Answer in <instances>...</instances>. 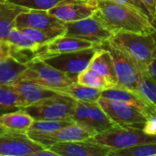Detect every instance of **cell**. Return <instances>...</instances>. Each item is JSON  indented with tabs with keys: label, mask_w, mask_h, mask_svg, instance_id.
<instances>
[{
	"label": "cell",
	"mask_w": 156,
	"mask_h": 156,
	"mask_svg": "<svg viewBox=\"0 0 156 156\" xmlns=\"http://www.w3.org/2000/svg\"><path fill=\"white\" fill-rule=\"evenodd\" d=\"M33 121L34 119L23 110L9 112L0 117V124L11 132L21 133L27 132Z\"/></svg>",
	"instance_id": "cell-20"
},
{
	"label": "cell",
	"mask_w": 156,
	"mask_h": 156,
	"mask_svg": "<svg viewBox=\"0 0 156 156\" xmlns=\"http://www.w3.org/2000/svg\"><path fill=\"white\" fill-rule=\"evenodd\" d=\"M153 17L156 15V0H141Z\"/></svg>",
	"instance_id": "cell-33"
},
{
	"label": "cell",
	"mask_w": 156,
	"mask_h": 156,
	"mask_svg": "<svg viewBox=\"0 0 156 156\" xmlns=\"http://www.w3.org/2000/svg\"><path fill=\"white\" fill-rule=\"evenodd\" d=\"M64 24V22L52 16L48 11L36 9H28L20 13L15 21L16 27H32L37 29H47Z\"/></svg>",
	"instance_id": "cell-17"
},
{
	"label": "cell",
	"mask_w": 156,
	"mask_h": 156,
	"mask_svg": "<svg viewBox=\"0 0 156 156\" xmlns=\"http://www.w3.org/2000/svg\"><path fill=\"white\" fill-rule=\"evenodd\" d=\"M98 16L115 33L127 31L153 34L156 29L154 17L144 11L114 0H96Z\"/></svg>",
	"instance_id": "cell-1"
},
{
	"label": "cell",
	"mask_w": 156,
	"mask_h": 156,
	"mask_svg": "<svg viewBox=\"0 0 156 156\" xmlns=\"http://www.w3.org/2000/svg\"><path fill=\"white\" fill-rule=\"evenodd\" d=\"M17 80L32 81L56 92L75 82L63 72L39 58H36L27 64L26 70Z\"/></svg>",
	"instance_id": "cell-4"
},
{
	"label": "cell",
	"mask_w": 156,
	"mask_h": 156,
	"mask_svg": "<svg viewBox=\"0 0 156 156\" xmlns=\"http://www.w3.org/2000/svg\"><path fill=\"white\" fill-rule=\"evenodd\" d=\"M22 110L17 96L10 85L0 86V117L4 114Z\"/></svg>",
	"instance_id": "cell-25"
},
{
	"label": "cell",
	"mask_w": 156,
	"mask_h": 156,
	"mask_svg": "<svg viewBox=\"0 0 156 156\" xmlns=\"http://www.w3.org/2000/svg\"><path fill=\"white\" fill-rule=\"evenodd\" d=\"M65 36L85 39L98 46L109 41L115 34V32L95 14L78 21L65 23Z\"/></svg>",
	"instance_id": "cell-6"
},
{
	"label": "cell",
	"mask_w": 156,
	"mask_h": 156,
	"mask_svg": "<svg viewBox=\"0 0 156 156\" xmlns=\"http://www.w3.org/2000/svg\"><path fill=\"white\" fill-rule=\"evenodd\" d=\"M96 9V0H62L48 12L62 22L69 23L92 16Z\"/></svg>",
	"instance_id": "cell-12"
},
{
	"label": "cell",
	"mask_w": 156,
	"mask_h": 156,
	"mask_svg": "<svg viewBox=\"0 0 156 156\" xmlns=\"http://www.w3.org/2000/svg\"><path fill=\"white\" fill-rule=\"evenodd\" d=\"M156 155V142L138 144L133 147L117 149L112 156H153Z\"/></svg>",
	"instance_id": "cell-26"
},
{
	"label": "cell",
	"mask_w": 156,
	"mask_h": 156,
	"mask_svg": "<svg viewBox=\"0 0 156 156\" xmlns=\"http://www.w3.org/2000/svg\"><path fill=\"white\" fill-rule=\"evenodd\" d=\"M101 47L108 49L112 57L115 73L118 80L117 86L138 90L142 71L134 61L126 53L109 41L103 43Z\"/></svg>",
	"instance_id": "cell-9"
},
{
	"label": "cell",
	"mask_w": 156,
	"mask_h": 156,
	"mask_svg": "<svg viewBox=\"0 0 156 156\" xmlns=\"http://www.w3.org/2000/svg\"><path fill=\"white\" fill-rule=\"evenodd\" d=\"M143 130L147 133L151 135H156V122L152 120H147L146 123L144 124Z\"/></svg>",
	"instance_id": "cell-32"
},
{
	"label": "cell",
	"mask_w": 156,
	"mask_h": 156,
	"mask_svg": "<svg viewBox=\"0 0 156 156\" xmlns=\"http://www.w3.org/2000/svg\"><path fill=\"white\" fill-rule=\"evenodd\" d=\"M5 1H7V0H0V2H5Z\"/></svg>",
	"instance_id": "cell-38"
},
{
	"label": "cell",
	"mask_w": 156,
	"mask_h": 156,
	"mask_svg": "<svg viewBox=\"0 0 156 156\" xmlns=\"http://www.w3.org/2000/svg\"><path fill=\"white\" fill-rule=\"evenodd\" d=\"M28 10L11 0L0 2V40L6 41L12 28L15 27V21L17 16Z\"/></svg>",
	"instance_id": "cell-18"
},
{
	"label": "cell",
	"mask_w": 156,
	"mask_h": 156,
	"mask_svg": "<svg viewBox=\"0 0 156 156\" xmlns=\"http://www.w3.org/2000/svg\"><path fill=\"white\" fill-rule=\"evenodd\" d=\"M48 149L58 156H112L113 149L88 140L59 143Z\"/></svg>",
	"instance_id": "cell-13"
},
{
	"label": "cell",
	"mask_w": 156,
	"mask_h": 156,
	"mask_svg": "<svg viewBox=\"0 0 156 156\" xmlns=\"http://www.w3.org/2000/svg\"><path fill=\"white\" fill-rule=\"evenodd\" d=\"M26 133L31 140L45 148H49L51 145L59 143L88 140L97 134L95 132L77 122H73L53 132H37L28 130Z\"/></svg>",
	"instance_id": "cell-8"
},
{
	"label": "cell",
	"mask_w": 156,
	"mask_h": 156,
	"mask_svg": "<svg viewBox=\"0 0 156 156\" xmlns=\"http://www.w3.org/2000/svg\"><path fill=\"white\" fill-rule=\"evenodd\" d=\"M94 46L98 45L85 39L63 35L41 45L37 50V58H43L49 56L85 49Z\"/></svg>",
	"instance_id": "cell-14"
},
{
	"label": "cell",
	"mask_w": 156,
	"mask_h": 156,
	"mask_svg": "<svg viewBox=\"0 0 156 156\" xmlns=\"http://www.w3.org/2000/svg\"><path fill=\"white\" fill-rule=\"evenodd\" d=\"M77 101L63 94L40 100L22 108L34 120H66L73 121L72 116Z\"/></svg>",
	"instance_id": "cell-3"
},
{
	"label": "cell",
	"mask_w": 156,
	"mask_h": 156,
	"mask_svg": "<svg viewBox=\"0 0 156 156\" xmlns=\"http://www.w3.org/2000/svg\"><path fill=\"white\" fill-rule=\"evenodd\" d=\"M27 65L17 61L11 56L0 61V86L16 82L26 70Z\"/></svg>",
	"instance_id": "cell-22"
},
{
	"label": "cell",
	"mask_w": 156,
	"mask_h": 156,
	"mask_svg": "<svg viewBox=\"0 0 156 156\" xmlns=\"http://www.w3.org/2000/svg\"><path fill=\"white\" fill-rule=\"evenodd\" d=\"M11 131H9L8 129H6L5 127H4L2 124H0V135L1 134H5V133H10Z\"/></svg>",
	"instance_id": "cell-36"
},
{
	"label": "cell",
	"mask_w": 156,
	"mask_h": 156,
	"mask_svg": "<svg viewBox=\"0 0 156 156\" xmlns=\"http://www.w3.org/2000/svg\"><path fill=\"white\" fill-rule=\"evenodd\" d=\"M44 148L31 140L27 133L10 132L0 135L1 156H36Z\"/></svg>",
	"instance_id": "cell-11"
},
{
	"label": "cell",
	"mask_w": 156,
	"mask_h": 156,
	"mask_svg": "<svg viewBox=\"0 0 156 156\" xmlns=\"http://www.w3.org/2000/svg\"><path fill=\"white\" fill-rule=\"evenodd\" d=\"M114 1H116L118 3H122V4L127 5H131V6H133V7H136V8H139V9L144 11L145 13L149 14L152 16V15L150 14V12L148 11V9L145 7V5L143 4V2L141 0H114Z\"/></svg>",
	"instance_id": "cell-30"
},
{
	"label": "cell",
	"mask_w": 156,
	"mask_h": 156,
	"mask_svg": "<svg viewBox=\"0 0 156 156\" xmlns=\"http://www.w3.org/2000/svg\"><path fill=\"white\" fill-rule=\"evenodd\" d=\"M10 56V47L6 41L0 40V61Z\"/></svg>",
	"instance_id": "cell-31"
},
{
	"label": "cell",
	"mask_w": 156,
	"mask_h": 156,
	"mask_svg": "<svg viewBox=\"0 0 156 156\" xmlns=\"http://www.w3.org/2000/svg\"><path fill=\"white\" fill-rule=\"evenodd\" d=\"M90 141L113 150L133 147L138 144L156 142V135L147 134L143 129L116 125L112 129L95 134Z\"/></svg>",
	"instance_id": "cell-5"
},
{
	"label": "cell",
	"mask_w": 156,
	"mask_h": 156,
	"mask_svg": "<svg viewBox=\"0 0 156 156\" xmlns=\"http://www.w3.org/2000/svg\"><path fill=\"white\" fill-rule=\"evenodd\" d=\"M101 90L94 89L79 82H72L67 88H64L60 90H58L57 93L67 95L78 101H86V102H94L98 101L101 95Z\"/></svg>",
	"instance_id": "cell-21"
},
{
	"label": "cell",
	"mask_w": 156,
	"mask_h": 156,
	"mask_svg": "<svg viewBox=\"0 0 156 156\" xmlns=\"http://www.w3.org/2000/svg\"><path fill=\"white\" fill-rule=\"evenodd\" d=\"M90 105V127L96 133H103L116 126V124L109 118L102 108L97 101L89 102Z\"/></svg>",
	"instance_id": "cell-23"
},
{
	"label": "cell",
	"mask_w": 156,
	"mask_h": 156,
	"mask_svg": "<svg viewBox=\"0 0 156 156\" xmlns=\"http://www.w3.org/2000/svg\"><path fill=\"white\" fill-rule=\"evenodd\" d=\"M154 24H155V26H156V15L154 16ZM153 36L154 37V38H155V40H156V29H155V31L153 33Z\"/></svg>",
	"instance_id": "cell-37"
},
{
	"label": "cell",
	"mask_w": 156,
	"mask_h": 156,
	"mask_svg": "<svg viewBox=\"0 0 156 156\" xmlns=\"http://www.w3.org/2000/svg\"><path fill=\"white\" fill-rule=\"evenodd\" d=\"M73 122V121L66 120H34L28 130L37 132H53L68 126Z\"/></svg>",
	"instance_id": "cell-28"
},
{
	"label": "cell",
	"mask_w": 156,
	"mask_h": 156,
	"mask_svg": "<svg viewBox=\"0 0 156 156\" xmlns=\"http://www.w3.org/2000/svg\"><path fill=\"white\" fill-rule=\"evenodd\" d=\"M138 90L156 106V80L148 71H142Z\"/></svg>",
	"instance_id": "cell-27"
},
{
	"label": "cell",
	"mask_w": 156,
	"mask_h": 156,
	"mask_svg": "<svg viewBox=\"0 0 156 156\" xmlns=\"http://www.w3.org/2000/svg\"><path fill=\"white\" fill-rule=\"evenodd\" d=\"M97 102L116 125L143 129L146 123L144 113L133 105L102 97Z\"/></svg>",
	"instance_id": "cell-10"
},
{
	"label": "cell",
	"mask_w": 156,
	"mask_h": 156,
	"mask_svg": "<svg viewBox=\"0 0 156 156\" xmlns=\"http://www.w3.org/2000/svg\"><path fill=\"white\" fill-rule=\"evenodd\" d=\"M109 42L126 53L141 71H148L156 58V40L153 34L117 31Z\"/></svg>",
	"instance_id": "cell-2"
},
{
	"label": "cell",
	"mask_w": 156,
	"mask_h": 156,
	"mask_svg": "<svg viewBox=\"0 0 156 156\" xmlns=\"http://www.w3.org/2000/svg\"><path fill=\"white\" fill-rule=\"evenodd\" d=\"M77 82L101 90H104L106 89L113 87L105 77H103L98 71L92 69L90 67L80 73L77 79Z\"/></svg>",
	"instance_id": "cell-24"
},
{
	"label": "cell",
	"mask_w": 156,
	"mask_h": 156,
	"mask_svg": "<svg viewBox=\"0 0 156 156\" xmlns=\"http://www.w3.org/2000/svg\"><path fill=\"white\" fill-rule=\"evenodd\" d=\"M89 67L105 77L113 87L118 85L113 59L108 49L100 47L93 56Z\"/></svg>",
	"instance_id": "cell-19"
},
{
	"label": "cell",
	"mask_w": 156,
	"mask_h": 156,
	"mask_svg": "<svg viewBox=\"0 0 156 156\" xmlns=\"http://www.w3.org/2000/svg\"><path fill=\"white\" fill-rule=\"evenodd\" d=\"M46 155H48V156H58L53 151H51L50 149H48V148H44V149H42L41 151H39L38 153H37V154L36 156H46Z\"/></svg>",
	"instance_id": "cell-34"
},
{
	"label": "cell",
	"mask_w": 156,
	"mask_h": 156,
	"mask_svg": "<svg viewBox=\"0 0 156 156\" xmlns=\"http://www.w3.org/2000/svg\"><path fill=\"white\" fill-rule=\"evenodd\" d=\"M11 1L27 9L48 11L62 0H11Z\"/></svg>",
	"instance_id": "cell-29"
},
{
	"label": "cell",
	"mask_w": 156,
	"mask_h": 156,
	"mask_svg": "<svg viewBox=\"0 0 156 156\" xmlns=\"http://www.w3.org/2000/svg\"><path fill=\"white\" fill-rule=\"evenodd\" d=\"M100 47L101 46H94L85 49L46 57L41 59L63 72L73 81L77 82L78 76L90 66L93 56Z\"/></svg>",
	"instance_id": "cell-7"
},
{
	"label": "cell",
	"mask_w": 156,
	"mask_h": 156,
	"mask_svg": "<svg viewBox=\"0 0 156 156\" xmlns=\"http://www.w3.org/2000/svg\"><path fill=\"white\" fill-rule=\"evenodd\" d=\"M148 72L149 74L156 80V58L150 64L148 67Z\"/></svg>",
	"instance_id": "cell-35"
},
{
	"label": "cell",
	"mask_w": 156,
	"mask_h": 156,
	"mask_svg": "<svg viewBox=\"0 0 156 156\" xmlns=\"http://www.w3.org/2000/svg\"><path fill=\"white\" fill-rule=\"evenodd\" d=\"M6 42L10 47V56L25 65L37 58V50L40 47L28 39L16 27L12 28Z\"/></svg>",
	"instance_id": "cell-15"
},
{
	"label": "cell",
	"mask_w": 156,
	"mask_h": 156,
	"mask_svg": "<svg viewBox=\"0 0 156 156\" xmlns=\"http://www.w3.org/2000/svg\"><path fill=\"white\" fill-rule=\"evenodd\" d=\"M10 86L15 90L18 104L21 108L57 94V92L27 80H16Z\"/></svg>",
	"instance_id": "cell-16"
}]
</instances>
